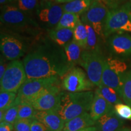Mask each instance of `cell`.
Here are the masks:
<instances>
[{"label": "cell", "instance_id": "3957f363", "mask_svg": "<svg viewBox=\"0 0 131 131\" xmlns=\"http://www.w3.org/2000/svg\"><path fill=\"white\" fill-rule=\"evenodd\" d=\"M1 27L13 34L26 33L35 35L38 29V24L30 14L19 10L13 4L1 6Z\"/></svg>", "mask_w": 131, "mask_h": 131}, {"label": "cell", "instance_id": "4fadbf2b", "mask_svg": "<svg viewBox=\"0 0 131 131\" xmlns=\"http://www.w3.org/2000/svg\"><path fill=\"white\" fill-rule=\"evenodd\" d=\"M111 51L120 57H128L131 55V36L127 34H116L108 40Z\"/></svg>", "mask_w": 131, "mask_h": 131}, {"label": "cell", "instance_id": "ba28073f", "mask_svg": "<svg viewBox=\"0 0 131 131\" xmlns=\"http://www.w3.org/2000/svg\"><path fill=\"white\" fill-rule=\"evenodd\" d=\"M109 11V8L101 0H93L88 9L81 15V21L91 26L98 37L104 38L103 29Z\"/></svg>", "mask_w": 131, "mask_h": 131}, {"label": "cell", "instance_id": "ee69618b", "mask_svg": "<svg viewBox=\"0 0 131 131\" xmlns=\"http://www.w3.org/2000/svg\"><path fill=\"white\" fill-rule=\"evenodd\" d=\"M60 131H63V130H60Z\"/></svg>", "mask_w": 131, "mask_h": 131}, {"label": "cell", "instance_id": "83f0119b", "mask_svg": "<svg viewBox=\"0 0 131 131\" xmlns=\"http://www.w3.org/2000/svg\"><path fill=\"white\" fill-rule=\"evenodd\" d=\"M16 94L12 92L1 91L0 93V110L5 111L10 107L15 101Z\"/></svg>", "mask_w": 131, "mask_h": 131}, {"label": "cell", "instance_id": "6da1fadb", "mask_svg": "<svg viewBox=\"0 0 131 131\" xmlns=\"http://www.w3.org/2000/svg\"><path fill=\"white\" fill-rule=\"evenodd\" d=\"M23 63L27 79L63 78L73 68L67 61L63 47L52 41H42L34 47Z\"/></svg>", "mask_w": 131, "mask_h": 131}, {"label": "cell", "instance_id": "f35d334b", "mask_svg": "<svg viewBox=\"0 0 131 131\" xmlns=\"http://www.w3.org/2000/svg\"><path fill=\"white\" fill-rule=\"evenodd\" d=\"M79 131H97V129H96V127L95 126H91V127H87V128L83 129Z\"/></svg>", "mask_w": 131, "mask_h": 131}, {"label": "cell", "instance_id": "30bf717a", "mask_svg": "<svg viewBox=\"0 0 131 131\" xmlns=\"http://www.w3.org/2000/svg\"><path fill=\"white\" fill-rule=\"evenodd\" d=\"M0 49L3 56L12 61L24 56L27 47L26 42L18 34L1 32Z\"/></svg>", "mask_w": 131, "mask_h": 131}, {"label": "cell", "instance_id": "5b68a950", "mask_svg": "<svg viewBox=\"0 0 131 131\" xmlns=\"http://www.w3.org/2000/svg\"><path fill=\"white\" fill-rule=\"evenodd\" d=\"M106 59L101 50H83L79 64L86 70V74L94 86L102 84L101 78Z\"/></svg>", "mask_w": 131, "mask_h": 131}, {"label": "cell", "instance_id": "b9f144b4", "mask_svg": "<svg viewBox=\"0 0 131 131\" xmlns=\"http://www.w3.org/2000/svg\"><path fill=\"white\" fill-rule=\"evenodd\" d=\"M118 131H131V129L127 127H123Z\"/></svg>", "mask_w": 131, "mask_h": 131}, {"label": "cell", "instance_id": "f1b7e54d", "mask_svg": "<svg viewBox=\"0 0 131 131\" xmlns=\"http://www.w3.org/2000/svg\"><path fill=\"white\" fill-rule=\"evenodd\" d=\"M37 110L32 105L27 103H23L19 104L18 119H30L35 118Z\"/></svg>", "mask_w": 131, "mask_h": 131}, {"label": "cell", "instance_id": "d590c367", "mask_svg": "<svg viewBox=\"0 0 131 131\" xmlns=\"http://www.w3.org/2000/svg\"><path fill=\"white\" fill-rule=\"evenodd\" d=\"M7 60L3 55H1V62H0V80L3 78L5 72L7 69L9 63H7Z\"/></svg>", "mask_w": 131, "mask_h": 131}, {"label": "cell", "instance_id": "8992f818", "mask_svg": "<svg viewBox=\"0 0 131 131\" xmlns=\"http://www.w3.org/2000/svg\"><path fill=\"white\" fill-rule=\"evenodd\" d=\"M60 85L59 77L27 79L19 88L14 103L19 105L52 86Z\"/></svg>", "mask_w": 131, "mask_h": 131}, {"label": "cell", "instance_id": "74e56055", "mask_svg": "<svg viewBox=\"0 0 131 131\" xmlns=\"http://www.w3.org/2000/svg\"><path fill=\"white\" fill-rule=\"evenodd\" d=\"M14 0H0V3H1V6H6V5L12 4Z\"/></svg>", "mask_w": 131, "mask_h": 131}, {"label": "cell", "instance_id": "8d00e7d4", "mask_svg": "<svg viewBox=\"0 0 131 131\" xmlns=\"http://www.w3.org/2000/svg\"><path fill=\"white\" fill-rule=\"evenodd\" d=\"M14 124L6 122H1L0 131H14Z\"/></svg>", "mask_w": 131, "mask_h": 131}, {"label": "cell", "instance_id": "4dcf8cb0", "mask_svg": "<svg viewBox=\"0 0 131 131\" xmlns=\"http://www.w3.org/2000/svg\"><path fill=\"white\" fill-rule=\"evenodd\" d=\"M18 109L19 105L14 103L10 107L4 111V116L1 122H6L14 124L18 119Z\"/></svg>", "mask_w": 131, "mask_h": 131}, {"label": "cell", "instance_id": "d6986e66", "mask_svg": "<svg viewBox=\"0 0 131 131\" xmlns=\"http://www.w3.org/2000/svg\"><path fill=\"white\" fill-rule=\"evenodd\" d=\"M73 30L70 29H53L49 30L51 41L61 47H64L73 40Z\"/></svg>", "mask_w": 131, "mask_h": 131}, {"label": "cell", "instance_id": "ffe728a7", "mask_svg": "<svg viewBox=\"0 0 131 131\" xmlns=\"http://www.w3.org/2000/svg\"><path fill=\"white\" fill-rule=\"evenodd\" d=\"M66 57L69 64L72 68L79 64L83 49L73 40L63 47Z\"/></svg>", "mask_w": 131, "mask_h": 131}, {"label": "cell", "instance_id": "484cf974", "mask_svg": "<svg viewBox=\"0 0 131 131\" xmlns=\"http://www.w3.org/2000/svg\"><path fill=\"white\" fill-rule=\"evenodd\" d=\"M84 24L86 26L88 31V43L85 50H101L100 46V37L91 26L87 24Z\"/></svg>", "mask_w": 131, "mask_h": 131}, {"label": "cell", "instance_id": "44dd1931", "mask_svg": "<svg viewBox=\"0 0 131 131\" xmlns=\"http://www.w3.org/2000/svg\"><path fill=\"white\" fill-rule=\"evenodd\" d=\"M93 0H72L62 4L64 12L71 13L81 15L86 12Z\"/></svg>", "mask_w": 131, "mask_h": 131}, {"label": "cell", "instance_id": "1f68e13d", "mask_svg": "<svg viewBox=\"0 0 131 131\" xmlns=\"http://www.w3.org/2000/svg\"><path fill=\"white\" fill-rule=\"evenodd\" d=\"M114 110L119 117L131 120V107L126 104L118 103L114 106Z\"/></svg>", "mask_w": 131, "mask_h": 131}, {"label": "cell", "instance_id": "2e32d148", "mask_svg": "<svg viewBox=\"0 0 131 131\" xmlns=\"http://www.w3.org/2000/svg\"><path fill=\"white\" fill-rule=\"evenodd\" d=\"M101 82L102 84L114 89L122 98L123 74H118L111 69L107 64L106 60H105L103 66Z\"/></svg>", "mask_w": 131, "mask_h": 131}, {"label": "cell", "instance_id": "836d02e7", "mask_svg": "<svg viewBox=\"0 0 131 131\" xmlns=\"http://www.w3.org/2000/svg\"><path fill=\"white\" fill-rule=\"evenodd\" d=\"M31 131H51L41 123L38 122L35 118L31 124Z\"/></svg>", "mask_w": 131, "mask_h": 131}, {"label": "cell", "instance_id": "7402d4cb", "mask_svg": "<svg viewBox=\"0 0 131 131\" xmlns=\"http://www.w3.org/2000/svg\"><path fill=\"white\" fill-rule=\"evenodd\" d=\"M73 40L83 50H85L88 43V31L86 26L80 20L73 29Z\"/></svg>", "mask_w": 131, "mask_h": 131}, {"label": "cell", "instance_id": "9c48e42d", "mask_svg": "<svg viewBox=\"0 0 131 131\" xmlns=\"http://www.w3.org/2000/svg\"><path fill=\"white\" fill-rule=\"evenodd\" d=\"M63 13L62 5L50 0H40L36 10L38 22L49 30L56 28Z\"/></svg>", "mask_w": 131, "mask_h": 131}, {"label": "cell", "instance_id": "603a6c76", "mask_svg": "<svg viewBox=\"0 0 131 131\" xmlns=\"http://www.w3.org/2000/svg\"><path fill=\"white\" fill-rule=\"evenodd\" d=\"M96 92L101 95L108 102L115 106L118 103H122L121 97L114 89L101 84L95 90Z\"/></svg>", "mask_w": 131, "mask_h": 131}, {"label": "cell", "instance_id": "ab89813d", "mask_svg": "<svg viewBox=\"0 0 131 131\" xmlns=\"http://www.w3.org/2000/svg\"><path fill=\"white\" fill-rule=\"evenodd\" d=\"M50 1H53V2L57 3H66L68 2H69L70 0H50Z\"/></svg>", "mask_w": 131, "mask_h": 131}, {"label": "cell", "instance_id": "8fae6325", "mask_svg": "<svg viewBox=\"0 0 131 131\" xmlns=\"http://www.w3.org/2000/svg\"><path fill=\"white\" fill-rule=\"evenodd\" d=\"M94 86L86 73L79 68L71 69L62 78V88L69 92L91 91Z\"/></svg>", "mask_w": 131, "mask_h": 131}, {"label": "cell", "instance_id": "ac0fdd59", "mask_svg": "<svg viewBox=\"0 0 131 131\" xmlns=\"http://www.w3.org/2000/svg\"><path fill=\"white\" fill-rule=\"evenodd\" d=\"M95 122L92 118L89 112H85L74 118L66 122L63 131H79L95 125Z\"/></svg>", "mask_w": 131, "mask_h": 131}, {"label": "cell", "instance_id": "5bb4252c", "mask_svg": "<svg viewBox=\"0 0 131 131\" xmlns=\"http://www.w3.org/2000/svg\"><path fill=\"white\" fill-rule=\"evenodd\" d=\"M35 118L51 131L63 130L65 122L55 111H36Z\"/></svg>", "mask_w": 131, "mask_h": 131}, {"label": "cell", "instance_id": "52a82bcc", "mask_svg": "<svg viewBox=\"0 0 131 131\" xmlns=\"http://www.w3.org/2000/svg\"><path fill=\"white\" fill-rule=\"evenodd\" d=\"M26 80L27 76L23 61L18 60L11 61L0 80L1 91L17 93Z\"/></svg>", "mask_w": 131, "mask_h": 131}, {"label": "cell", "instance_id": "7a4b0ae2", "mask_svg": "<svg viewBox=\"0 0 131 131\" xmlns=\"http://www.w3.org/2000/svg\"><path fill=\"white\" fill-rule=\"evenodd\" d=\"M95 92H61L60 102L55 111L65 123L91 110Z\"/></svg>", "mask_w": 131, "mask_h": 131}, {"label": "cell", "instance_id": "f546056e", "mask_svg": "<svg viewBox=\"0 0 131 131\" xmlns=\"http://www.w3.org/2000/svg\"><path fill=\"white\" fill-rule=\"evenodd\" d=\"M106 60L109 68L118 74L122 75L126 72L127 66L124 62L111 57L106 59Z\"/></svg>", "mask_w": 131, "mask_h": 131}, {"label": "cell", "instance_id": "277c9868", "mask_svg": "<svg viewBox=\"0 0 131 131\" xmlns=\"http://www.w3.org/2000/svg\"><path fill=\"white\" fill-rule=\"evenodd\" d=\"M123 32L131 33V12L124 4L109 10L103 29L104 37Z\"/></svg>", "mask_w": 131, "mask_h": 131}, {"label": "cell", "instance_id": "7c38bea8", "mask_svg": "<svg viewBox=\"0 0 131 131\" xmlns=\"http://www.w3.org/2000/svg\"><path fill=\"white\" fill-rule=\"evenodd\" d=\"M61 92L60 85L52 86L24 103H29L38 111H55L60 102Z\"/></svg>", "mask_w": 131, "mask_h": 131}, {"label": "cell", "instance_id": "e0dca14e", "mask_svg": "<svg viewBox=\"0 0 131 131\" xmlns=\"http://www.w3.org/2000/svg\"><path fill=\"white\" fill-rule=\"evenodd\" d=\"M113 110H114V106L108 102L101 95L95 92L94 100L89 113L92 118L96 122L103 116Z\"/></svg>", "mask_w": 131, "mask_h": 131}, {"label": "cell", "instance_id": "7bdbcfd3", "mask_svg": "<svg viewBox=\"0 0 131 131\" xmlns=\"http://www.w3.org/2000/svg\"><path fill=\"white\" fill-rule=\"evenodd\" d=\"M96 1H100V0H96Z\"/></svg>", "mask_w": 131, "mask_h": 131}, {"label": "cell", "instance_id": "bcb514c9", "mask_svg": "<svg viewBox=\"0 0 131 131\" xmlns=\"http://www.w3.org/2000/svg\"><path fill=\"white\" fill-rule=\"evenodd\" d=\"M70 1H72V0H70Z\"/></svg>", "mask_w": 131, "mask_h": 131}, {"label": "cell", "instance_id": "e575fe53", "mask_svg": "<svg viewBox=\"0 0 131 131\" xmlns=\"http://www.w3.org/2000/svg\"><path fill=\"white\" fill-rule=\"evenodd\" d=\"M107 7L111 9H116L119 7V6L125 0H101Z\"/></svg>", "mask_w": 131, "mask_h": 131}, {"label": "cell", "instance_id": "d6a6232c", "mask_svg": "<svg viewBox=\"0 0 131 131\" xmlns=\"http://www.w3.org/2000/svg\"><path fill=\"white\" fill-rule=\"evenodd\" d=\"M34 119H17L14 124V131H31V124Z\"/></svg>", "mask_w": 131, "mask_h": 131}, {"label": "cell", "instance_id": "d4e9b609", "mask_svg": "<svg viewBox=\"0 0 131 131\" xmlns=\"http://www.w3.org/2000/svg\"><path fill=\"white\" fill-rule=\"evenodd\" d=\"M122 98L127 105L131 107V70L123 74Z\"/></svg>", "mask_w": 131, "mask_h": 131}, {"label": "cell", "instance_id": "f6af8a7d", "mask_svg": "<svg viewBox=\"0 0 131 131\" xmlns=\"http://www.w3.org/2000/svg\"><path fill=\"white\" fill-rule=\"evenodd\" d=\"M130 2H131V0H130Z\"/></svg>", "mask_w": 131, "mask_h": 131}, {"label": "cell", "instance_id": "60d3db41", "mask_svg": "<svg viewBox=\"0 0 131 131\" xmlns=\"http://www.w3.org/2000/svg\"><path fill=\"white\" fill-rule=\"evenodd\" d=\"M124 6H125L126 7L127 9H128L129 10H130V12H131V2L126 3V4H124Z\"/></svg>", "mask_w": 131, "mask_h": 131}, {"label": "cell", "instance_id": "cb8c5ba5", "mask_svg": "<svg viewBox=\"0 0 131 131\" xmlns=\"http://www.w3.org/2000/svg\"><path fill=\"white\" fill-rule=\"evenodd\" d=\"M80 21L79 15L64 12L58 25L55 29H70L73 30Z\"/></svg>", "mask_w": 131, "mask_h": 131}, {"label": "cell", "instance_id": "4316f807", "mask_svg": "<svg viewBox=\"0 0 131 131\" xmlns=\"http://www.w3.org/2000/svg\"><path fill=\"white\" fill-rule=\"evenodd\" d=\"M40 0H14L12 4L19 10L30 14L37 10Z\"/></svg>", "mask_w": 131, "mask_h": 131}, {"label": "cell", "instance_id": "9a60e30c", "mask_svg": "<svg viewBox=\"0 0 131 131\" xmlns=\"http://www.w3.org/2000/svg\"><path fill=\"white\" fill-rule=\"evenodd\" d=\"M123 119L113 110L103 116L95 123L97 131H118L123 127Z\"/></svg>", "mask_w": 131, "mask_h": 131}]
</instances>
